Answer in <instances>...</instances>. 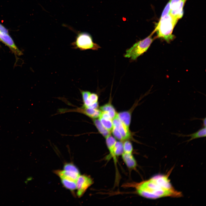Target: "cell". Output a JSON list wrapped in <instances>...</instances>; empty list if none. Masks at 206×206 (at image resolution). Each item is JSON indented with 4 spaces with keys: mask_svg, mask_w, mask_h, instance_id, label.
Wrapping results in <instances>:
<instances>
[{
    "mask_svg": "<svg viewBox=\"0 0 206 206\" xmlns=\"http://www.w3.org/2000/svg\"><path fill=\"white\" fill-rule=\"evenodd\" d=\"M134 186L138 195L148 199L182 196L181 193L172 185L167 174L157 175L147 180L135 183Z\"/></svg>",
    "mask_w": 206,
    "mask_h": 206,
    "instance_id": "cell-1",
    "label": "cell"
},
{
    "mask_svg": "<svg viewBox=\"0 0 206 206\" xmlns=\"http://www.w3.org/2000/svg\"><path fill=\"white\" fill-rule=\"evenodd\" d=\"M178 20L169 13L160 19L152 32H156L157 37L163 39L169 43L175 37L172 33Z\"/></svg>",
    "mask_w": 206,
    "mask_h": 206,
    "instance_id": "cell-2",
    "label": "cell"
},
{
    "mask_svg": "<svg viewBox=\"0 0 206 206\" xmlns=\"http://www.w3.org/2000/svg\"><path fill=\"white\" fill-rule=\"evenodd\" d=\"M153 33L152 32L147 37L137 41L126 50L124 57L130 58L132 61L136 60L138 57L146 52L150 47L154 39L152 37Z\"/></svg>",
    "mask_w": 206,
    "mask_h": 206,
    "instance_id": "cell-3",
    "label": "cell"
},
{
    "mask_svg": "<svg viewBox=\"0 0 206 206\" xmlns=\"http://www.w3.org/2000/svg\"><path fill=\"white\" fill-rule=\"evenodd\" d=\"M71 44L73 48L81 50L88 49L97 50L101 48L98 44L93 42L91 35L85 32H78L75 41Z\"/></svg>",
    "mask_w": 206,
    "mask_h": 206,
    "instance_id": "cell-4",
    "label": "cell"
},
{
    "mask_svg": "<svg viewBox=\"0 0 206 206\" xmlns=\"http://www.w3.org/2000/svg\"><path fill=\"white\" fill-rule=\"evenodd\" d=\"M92 179L85 175H80L76 181L77 195L78 197H82L87 189L93 183Z\"/></svg>",
    "mask_w": 206,
    "mask_h": 206,
    "instance_id": "cell-5",
    "label": "cell"
},
{
    "mask_svg": "<svg viewBox=\"0 0 206 206\" xmlns=\"http://www.w3.org/2000/svg\"><path fill=\"white\" fill-rule=\"evenodd\" d=\"M187 0H170L171 10L170 13L179 20L183 15V8Z\"/></svg>",
    "mask_w": 206,
    "mask_h": 206,
    "instance_id": "cell-6",
    "label": "cell"
},
{
    "mask_svg": "<svg viewBox=\"0 0 206 206\" xmlns=\"http://www.w3.org/2000/svg\"><path fill=\"white\" fill-rule=\"evenodd\" d=\"M112 121L113 126L115 127L118 129L122 137L123 141L128 140L131 138V133L129 128L121 122L118 117L117 114Z\"/></svg>",
    "mask_w": 206,
    "mask_h": 206,
    "instance_id": "cell-7",
    "label": "cell"
},
{
    "mask_svg": "<svg viewBox=\"0 0 206 206\" xmlns=\"http://www.w3.org/2000/svg\"><path fill=\"white\" fill-rule=\"evenodd\" d=\"M0 41L8 46L15 55L20 56L22 54L8 33L0 32Z\"/></svg>",
    "mask_w": 206,
    "mask_h": 206,
    "instance_id": "cell-8",
    "label": "cell"
},
{
    "mask_svg": "<svg viewBox=\"0 0 206 206\" xmlns=\"http://www.w3.org/2000/svg\"><path fill=\"white\" fill-rule=\"evenodd\" d=\"M78 112H81L93 119L98 118L100 116L102 112L100 110L82 106L76 110Z\"/></svg>",
    "mask_w": 206,
    "mask_h": 206,
    "instance_id": "cell-9",
    "label": "cell"
},
{
    "mask_svg": "<svg viewBox=\"0 0 206 206\" xmlns=\"http://www.w3.org/2000/svg\"><path fill=\"white\" fill-rule=\"evenodd\" d=\"M172 134L176 135L179 137H190L191 138L190 139L186 141L189 142L194 139L205 137L206 128V127H203L197 131L189 134H184L179 133H172Z\"/></svg>",
    "mask_w": 206,
    "mask_h": 206,
    "instance_id": "cell-10",
    "label": "cell"
},
{
    "mask_svg": "<svg viewBox=\"0 0 206 206\" xmlns=\"http://www.w3.org/2000/svg\"><path fill=\"white\" fill-rule=\"evenodd\" d=\"M121 155L124 162L129 169H136L137 163L132 154L123 153Z\"/></svg>",
    "mask_w": 206,
    "mask_h": 206,
    "instance_id": "cell-11",
    "label": "cell"
},
{
    "mask_svg": "<svg viewBox=\"0 0 206 206\" xmlns=\"http://www.w3.org/2000/svg\"><path fill=\"white\" fill-rule=\"evenodd\" d=\"M123 143L121 141H116L112 152L110 153V156L113 159L115 163L116 162V157L121 155L123 153Z\"/></svg>",
    "mask_w": 206,
    "mask_h": 206,
    "instance_id": "cell-12",
    "label": "cell"
},
{
    "mask_svg": "<svg viewBox=\"0 0 206 206\" xmlns=\"http://www.w3.org/2000/svg\"><path fill=\"white\" fill-rule=\"evenodd\" d=\"M130 111H126L117 113V116L121 122L127 127L129 128L131 119Z\"/></svg>",
    "mask_w": 206,
    "mask_h": 206,
    "instance_id": "cell-13",
    "label": "cell"
},
{
    "mask_svg": "<svg viewBox=\"0 0 206 206\" xmlns=\"http://www.w3.org/2000/svg\"><path fill=\"white\" fill-rule=\"evenodd\" d=\"M100 110L102 112H104L107 113L112 120L116 116L117 113L114 107L110 102L100 107Z\"/></svg>",
    "mask_w": 206,
    "mask_h": 206,
    "instance_id": "cell-14",
    "label": "cell"
},
{
    "mask_svg": "<svg viewBox=\"0 0 206 206\" xmlns=\"http://www.w3.org/2000/svg\"><path fill=\"white\" fill-rule=\"evenodd\" d=\"M98 97L95 93H91L85 100H83L84 104L82 107L88 108L94 104L98 102Z\"/></svg>",
    "mask_w": 206,
    "mask_h": 206,
    "instance_id": "cell-15",
    "label": "cell"
},
{
    "mask_svg": "<svg viewBox=\"0 0 206 206\" xmlns=\"http://www.w3.org/2000/svg\"><path fill=\"white\" fill-rule=\"evenodd\" d=\"M93 121L99 132L104 137L106 138L110 135L111 132L107 130L102 124L99 119H93Z\"/></svg>",
    "mask_w": 206,
    "mask_h": 206,
    "instance_id": "cell-16",
    "label": "cell"
},
{
    "mask_svg": "<svg viewBox=\"0 0 206 206\" xmlns=\"http://www.w3.org/2000/svg\"><path fill=\"white\" fill-rule=\"evenodd\" d=\"M61 179L62 185L65 188L72 192L76 189V182L66 179Z\"/></svg>",
    "mask_w": 206,
    "mask_h": 206,
    "instance_id": "cell-17",
    "label": "cell"
},
{
    "mask_svg": "<svg viewBox=\"0 0 206 206\" xmlns=\"http://www.w3.org/2000/svg\"><path fill=\"white\" fill-rule=\"evenodd\" d=\"M103 126L108 131L111 132L113 125L112 120L100 116L99 119Z\"/></svg>",
    "mask_w": 206,
    "mask_h": 206,
    "instance_id": "cell-18",
    "label": "cell"
},
{
    "mask_svg": "<svg viewBox=\"0 0 206 206\" xmlns=\"http://www.w3.org/2000/svg\"><path fill=\"white\" fill-rule=\"evenodd\" d=\"M63 170L80 175V173L78 168L72 163L65 164L64 165Z\"/></svg>",
    "mask_w": 206,
    "mask_h": 206,
    "instance_id": "cell-19",
    "label": "cell"
},
{
    "mask_svg": "<svg viewBox=\"0 0 206 206\" xmlns=\"http://www.w3.org/2000/svg\"><path fill=\"white\" fill-rule=\"evenodd\" d=\"M123 153L126 154H132L133 147L131 142L128 140L124 141L123 143Z\"/></svg>",
    "mask_w": 206,
    "mask_h": 206,
    "instance_id": "cell-20",
    "label": "cell"
},
{
    "mask_svg": "<svg viewBox=\"0 0 206 206\" xmlns=\"http://www.w3.org/2000/svg\"><path fill=\"white\" fill-rule=\"evenodd\" d=\"M105 138L106 144L108 150L112 149L116 143V140L111 135Z\"/></svg>",
    "mask_w": 206,
    "mask_h": 206,
    "instance_id": "cell-21",
    "label": "cell"
},
{
    "mask_svg": "<svg viewBox=\"0 0 206 206\" xmlns=\"http://www.w3.org/2000/svg\"><path fill=\"white\" fill-rule=\"evenodd\" d=\"M111 131L115 138L120 141H123L122 137L120 133L116 127L113 126Z\"/></svg>",
    "mask_w": 206,
    "mask_h": 206,
    "instance_id": "cell-22",
    "label": "cell"
},
{
    "mask_svg": "<svg viewBox=\"0 0 206 206\" xmlns=\"http://www.w3.org/2000/svg\"><path fill=\"white\" fill-rule=\"evenodd\" d=\"M170 2L169 1L165 7L161 15L160 18H162L169 14L170 13Z\"/></svg>",
    "mask_w": 206,
    "mask_h": 206,
    "instance_id": "cell-23",
    "label": "cell"
},
{
    "mask_svg": "<svg viewBox=\"0 0 206 206\" xmlns=\"http://www.w3.org/2000/svg\"><path fill=\"white\" fill-rule=\"evenodd\" d=\"M0 32L8 33L7 29L1 24H0Z\"/></svg>",
    "mask_w": 206,
    "mask_h": 206,
    "instance_id": "cell-24",
    "label": "cell"
},
{
    "mask_svg": "<svg viewBox=\"0 0 206 206\" xmlns=\"http://www.w3.org/2000/svg\"><path fill=\"white\" fill-rule=\"evenodd\" d=\"M196 119H199V120H202L203 121V125L202 126L203 127H206V117H205L204 118H193L192 120H196Z\"/></svg>",
    "mask_w": 206,
    "mask_h": 206,
    "instance_id": "cell-25",
    "label": "cell"
}]
</instances>
